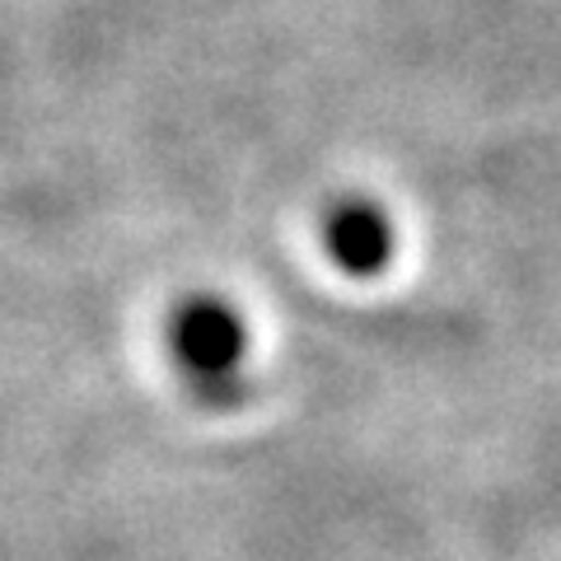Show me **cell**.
<instances>
[{"mask_svg": "<svg viewBox=\"0 0 561 561\" xmlns=\"http://www.w3.org/2000/svg\"><path fill=\"white\" fill-rule=\"evenodd\" d=\"M169 342H173V356H179V365L192 379L225 383L239 370L243 351H249V328H243L234 305L216 300V295H192V300H183L173 309Z\"/></svg>", "mask_w": 561, "mask_h": 561, "instance_id": "6da1fadb", "label": "cell"}, {"mask_svg": "<svg viewBox=\"0 0 561 561\" xmlns=\"http://www.w3.org/2000/svg\"><path fill=\"white\" fill-rule=\"evenodd\" d=\"M393 225L375 202H342L323 220V249L332 267H342L346 276H379L393 262Z\"/></svg>", "mask_w": 561, "mask_h": 561, "instance_id": "7a4b0ae2", "label": "cell"}]
</instances>
